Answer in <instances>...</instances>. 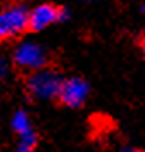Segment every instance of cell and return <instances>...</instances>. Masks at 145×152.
<instances>
[{"label": "cell", "instance_id": "1", "mask_svg": "<svg viewBox=\"0 0 145 152\" xmlns=\"http://www.w3.org/2000/svg\"><path fill=\"white\" fill-rule=\"evenodd\" d=\"M60 83H62V76L52 69H45V67L33 71L26 81L29 94L35 99H42V100L55 99L59 88H60Z\"/></svg>", "mask_w": 145, "mask_h": 152}, {"label": "cell", "instance_id": "7", "mask_svg": "<svg viewBox=\"0 0 145 152\" xmlns=\"http://www.w3.org/2000/svg\"><path fill=\"white\" fill-rule=\"evenodd\" d=\"M35 145H36V133H35V130H29V132L19 135V145H17L16 152H33Z\"/></svg>", "mask_w": 145, "mask_h": 152}, {"label": "cell", "instance_id": "9", "mask_svg": "<svg viewBox=\"0 0 145 152\" xmlns=\"http://www.w3.org/2000/svg\"><path fill=\"white\" fill-rule=\"evenodd\" d=\"M123 152H138V151H133V149H130V151H123Z\"/></svg>", "mask_w": 145, "mask_h": 152}, {"label": "cell", "instance_id": "4", "mask_svg": "<svg viewBox=\"0 0 145 152\" xmlns=\"http://www.w3.org/2000/svg\"><path fill=\"white\" fill-rule=\"evenodd\" d=\"M88 92H90V86L83 78H68V80H62L60 88L57 92V97L60 100V104L66 105V107H73L76 109L87 100Z\"/></svg>", "mask_w": 145, "mask_h": 152}, {"label": "cell", "instance_id": "10", "mask_svg": "<svg viewBox=\"0 0 145 152\" xmlns=\"http://www.w3.org/2000/svg\"><path fill=\"white\" fill-rule=\"evenodd\" d=\"M76 2H81V0H76Z\"/></svg>", "mask_w": 145, "mask_h": 152}, {"label": "cell", "instance_id": "2", "mask_svg": "<svg viewBox=\"0 0 145 152\" xmlns=\"http://www.w3.org/2000/svg\"><path fill=\"white\" fill-rule=\"evenodd\" d=\"M28 29V10L24 5L14 4L0 10V40L19 37Z\"/></svg>", "mask_w": 145, "mask_h": 152}, {"label": "cell", "instance_id": "5", "mask_svg": "<svg viewBox=\"0 0 145 152\" xmlns=\"http://www.w3.org/2000/svg\"><path fill=\"white\" fill-rule=\"evenodd\" d=\"M57 21H60L59 9L50 4H42L28 12V29L31 31H43Z\"/></svg>", "mask_w": 145, "mask_h": 152}, {"label": "cell", "instance_id": "8", "mask_svg": "<svg viewBox=\"0 0 145 152\" xmlns=\"http://www.w3.org/2000/svg\"><path fill=\"white\" fill-rule=\"evenodd\" d=\"M5 73H7V62L4 61V57H0V80L5 76Z\"/></svg>", "mask_w": 145, "mask_h": 152}, {"label": "cell", "instance_id": "6", "mask_svg": "<svg viewBox=\"0 0 145 152\" xmlns=\"http://www.w3.org/2000/svg\"><path fill=\"white\" fill-rule=\"evenodd\" d=\"M12 128H14V132L17 133V135H23V133L33 130L31 121H29L28 114L24 113V111H17V113L14 114V118H12Z\"/></svg>", "mask_w": 145, "mask_h": 152}, {"label": "cell", "instance_id": "3", "mask_svg": "<svg viewBox=\"0 0 145 152\" xmlns=\"http://www.w3.org/2000/svg\"><path fill=\"white\" fill-rule=\"evenodd\" d=\"M14 62L21 69L36 71L47 64V52L45 48L35 42H23L14 50Z\"/></svg>", "mask_w": 145, "mask_h": 152}]
</instances>
